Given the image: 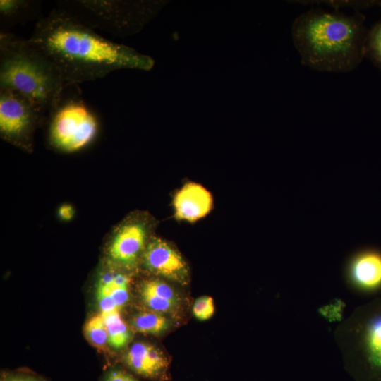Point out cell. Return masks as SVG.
I'll use <instances>...</instances> for the list:
<instances>
[{
  "mask_svg": "<svg viewBox=\"0 0 381 381\" xmlns=\"http://www.w3.org/2000/svg\"><path fill=\"white\" fill-rule=\"evenodd\" d=\"M145 267L151 272L186 284L189 278L188 265L181 255L164 240L152 237L143 254Z\"/></svg>",
  "mask_w": 381,
  "mask_h": 381,
  "instance_id": "9",
  "label": "cell"
},
{
  "mask_svg": "<svg viewBox=\"0 0 381 381\" xmlns=\"http://www.w3.org/2000/svg\"><path fill=\"white\" fill-rule=\"evenodd\" d=\"M41 2L35 0H1V32L32 20L40 13Z\"/></svg>",
  "mask_w": 381,
  "mask_h": 381,
  "instance_id": "13",
  "label": "cell"
},
{
  "mask_svg": "<svg viewBox=\"0 0 381 381\" xmlns=\"http://www.w3.org/2000/svg\"><path fill=\"white\" fill-rule=\"evenodd\" d=\"M45 111L27 97L0 87L1 137L27 150L32 149L35 128L45 119Z\"/></svg>",
  "mask_w": 381,
  "mask_h": 381,
  "instance_id": "6",
  "label": "cell"
},
{
  "mask_svg": "<svg viewBox=\"0 0 381 381\" xmlns=\"http://www.w3.org/2000/svg\"><path fill=\"white\" fill-rule=\"evenodd\" d=\"M141 298L144 303L151 310L159 313H168L174 310L176 303L157 297L148 291L140 288Z\"/></svg>",
  "mask_w": 381,
  "mask_h": 381,
  "instance_id": "19",
  "label": "cell"
},
{
  "mask_svg": "<svg viewBox=\"0 0 381 381\" xmlns=\"http://www.w3.org/2000/svg\"><path fill=\"white\" fill-rule=\"evenodd\" d=\"M108 334V344L114 349L124 347L131 340V332L120 315L119 310L101 313Z\"/></svg>",
  "mask_w": 381,
  "mask_h": 381,
  "instance_id": "14",
  "label": "cell"
},
{
  "mask_svg": "<svg viewBox=\"0 0 381 381\" xmlns=\"http://www.w3.org/2000/svg\"><path fill=\"white\" fill-rule=\"evenodd\" d=\"M132 326L140 333L156 335L165 332L169 324L161 313L151 310L135 315L132 320Z\"/></svg>",
  "mask_w": 381,
  "mask_h": 381,
  "instance_id": "15",
  "label": "cell"
},
{
  "mask_svg": "<svg viewBox=\"0 0 381 381\" xmlns=\"http://www.w3.org/2000/svg\"><path fill=\"white\" fill-rule=\"evenodd\" d=\"M128 367L139 375L152 379L167 377L169 361L156 346L145 343L133 344L125 356Z\"/></svg>",
  "mask_w": 381,
  "mask_h": 381,
  "instance_id": "12",
  "label": "cell"
},
{
  "mask_svg": "<svg viewBox=\"0 0 381 381\" xmlns=\"http://www.w3.org/2000/svg\"><path fill=\"white\" fill-rule=\"evenodd\" d=\"M150 228L140 219H129L116 230L109 246V255L114 262L126 268H133L143 254L148 243Z\"/></svg>",
  "mask_w": 381,
  "mask_h": 381,
  "instance_id": "8",
  "label": "cell"
},
{
  "mask_svg": "<svg viewBox=\"0 0 381 381\" xmlns=\"http://www.w3.org/2000/svg\"><path fill=\"white\" fill-rule=\"evenodd\" d=\"M84 332L89 341L97 348L108 344V334L101 314L92 316L85 325Z\"/></svg>",
  "mask_w": 381,
  "mask_h": 381,
  "instance_id": "16",
  "label": "cell"
},
{
  "mask_svg": "<svg viewBox=\"0 0 381 381\" xmlns=\"http://www.w3.org/2000/svg\"><path fill=\"white\" fill-rule=\"evenodd\" d=\"M73 210L71 206L65 205L60 207L59 215L64 219H69L72 217Z\"/></svg>",
  "mask_w": 381,
  "mask_h": 381,
  "instance_id": "22",
  "label": "cell"
},
{
  "mask_svg": "<svg viewBox=\"0 0 381 381\" xmlns=\"http://www.w3.org/2000/svg\"><path fill=\"white\" fill-rule=\"evenodd\" d=\"M360 15L312 9L292 25V39L301 62L314 70L347 72L365 55L366 36Z\"/></svg>",
  "mask_w": 381,
  "mask_h": 381,
  "instance_id": "2",
  "label": "cell"
},
{
  "mask_svg": "<svg viewBox=\"0 0 381 381\" xmlns=\"http://www.w3.org/2000/svg\"><path fill=\"white\" fill-rule=\"evenodd\" d=\"M214 304L212 297L201 296L197 298L193 306L194 316L200 321L209 320L214 314Z\"/></svg>",
  "mask_w": 381,
  "mask_h": 381,
  "instance_id": "20",
  "label": "cell"
},
{
  "mask_svg": "<svg viewBox=\"0 0 381 381\" xmlns=\"http://www.w3.org/2000/svg\"><path fill=\"white\" fill-rule=\"evenodd\" d=\"M140 288L148 291L157 297L178 303V296L174 289L170 285L159 279L145 281Z\"/></svg>",
  "mask_w": 381,
  "mask_h": 381,
  "instance_id": "18",
  "label": "cell"
},
{
  "mask_svg": "<svg viewBox=\"0 0 381 381\" xmlns=\"http://www.w3.org/2000/svg\"><path fill=\"white\" fill-rule=\"evenodd\" d=\"M3 381H40L37 379L31 377L13 375L9 376L4 379Z\"/></svg>",
  "mask_w": 381,
  "mask_h": 381,
  "instance_id": "23",
  "label": "cell"
},
{
  "mask_svg": "<svg viewBox=\"0 0 381 381\" xmlns=\"http://www.w3.org/2000/svg\"><path fill=\"white\" fill-rule=\"evenodd\" d=\"M57 8L96 30L116 37L138 32L160 8L161 3L152 1L66 0Z\"/></svg>",
  "mask_w": 381,
  "mask_h": 381,
  "instance_id": "4",
  "label": "cell"
},
{
  "mask_svg": "<svg viewBox=\"0 0 381 381\" xmlns=\"http://www.w3.org/2000/svg\"><path fill=\"white\" fill-rule=\"evenodd\" d=\"M47 114V139L59 151L80 150L97 135V119L83 101L78 84L66 83Z\"/></svg>",
  "mask_w": 381,
  "mask_h": 381,
  "instance_id": "5",
  "label": "cell"
},
{
  "mask_svg": "<svg viewBox=\"0 0 381 381\" xmlns=\"http://www.w3.org/2000/svg\"><path fill=\"white\" fill-rule=\"evenodd\" d=\"M212 205L210 192L193 182L184 184L173 198L175 217L191 223L205 217L211 211Z\"/></svg>",
  "mask_w": 381,
  "mask_h": 381,
  "instance_id": "10",
  "label": "cell"
},
{
  "mask_svg": "<svg viewBox=\"0 0 381 381\" xmlns=\"http://www.w3.org/2000/svg\"><path fill=\"white\" fill-rule=\"evenodd\" d=\"M28 40L65 83L90 82L120 69L150 71L154 66L150 56L103 37L59 8L37 21Z\"/></svg>",
  "mask_w": 381,
  "mask_h": 381,
  "instance_id": "1",
  "label": "cell"
},
{
  "mask_svg": "<svg viewBox=\"0 0 381 381\" xmlns=\"http://www.w3.org/2000/svg\"><path fill=\"white\" fill-rule=\"evenodd\" d=\"M366 54L381 68V22L375 25L366 36L365 54Z\"/></svg>",
  "mask_w": 381,
  "mask_h": 381,
  "instance_id": "17",
  "label": "cell"
},
{
  "mask_svg": "<svg viewBox=\"0 0 381 381\" xmlns=\"http://www.w3.org/2000/svg\"><path fill=\"white\" fill-rule=\"evenodd\" d=\"M104 381H139L131 374L119 369L109 370L104 376Z\"/></svg>",
  "mask_w": 381,
  "mask_h": 381,
  "instance_id": "21",
  "label": "cell"
},
{
  "mask_svg": "<svg viewBox=\"0 0 381 381\" xmlns=\"http://www.w3.org/2000/svg\"><path fill=\"white\" fill-rule=\"evenodd\" d=\"M65 83L54 64L29 40L0 32V87L27 97L48 113Z\"/></svg>",
  "mask_w": 381,
  "mask_h": 381,
  "instance_id": "3",
  "label": "cell"
},
{
  "mask_svg": "<svg viewBox=\"0 0 381 381\" xmlns=\"http://www.w3.org/2000/svg\"><path fill=\"white\" fill-rule=\"evenodd\" d=\"M354 332L357 353L371 370L381 373V299L361 310Z\"/></svg>",
  "mask_w": 381,
  "mask_h": 381,
  "instance_id": "7",
  "label": "cell"
},
{
  "mask_svg": "<svg viewBox=\"0 0 381 381\" xmlns=\"http://www.w3.org/2000/svg\"><path fill=\"white\" fill-rule=\"evenodd\" d=\"M345 272L347 279L364 290L381 286V252L364 249L353 254L347 260Z\"/></svg>",
  "mask_w": 381,
  "mask_h": 381,
  "instance_id": "11",
  "label": "cell"
}]
</instances>
